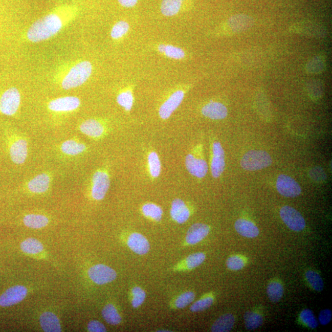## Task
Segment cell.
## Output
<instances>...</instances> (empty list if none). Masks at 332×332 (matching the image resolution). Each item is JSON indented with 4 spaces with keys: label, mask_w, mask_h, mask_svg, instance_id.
<instances>
[{
    "label": "cell",
    "mask_w": 332,
    "mask_h": 332,
    "mask_svg": "<svg viewBox=\"0 0 332 332\" xmlns=\"http://www.w3.org/2000/svg\"><path fill=\"white\" fill-rule=\"evenodd\" d=\"M306 278L312 287L317 292H321L324 289V282L321 276L313 271H308L305 274Z\"/></svg>",
    "instance_id": "obj_36"
},
{
    "label": "cell",
    "mask_w": 332,
    "mask_h": 332,
    "mask_svg": "<svg viewBox=\"0 0 332 332\" xmlns=\"http://www.w3.org/2000/svg\"><path fill=\"white\" fill-rule=\"evenodd\" d=\"M129 25L125 21H120L113 27L111 36L114 39H120L129 31Z\"/></svg>",
    "instance_id": "obj_39"
},
{
    "label": "cell",
    "mask_w": 332,
    "mask_h": 332,
    "mask_svg": "<svg viewBox=\"0 0 332 332\" xmlns=\"http://www.w3.org/2000/svg\"><path fill=\"white\" fill-rule=\"evenodd\" d=\"M117 102L126 111H130L132 108L134 103L132 93L129 91L121 93L117 97Z\"/></svg>",
    "instance_id": "obj_37"
},
{
    "label": "cell",
    "mask_w": 332,
    "mask_h": 332,
    "mask_svg": "<svg viewBox=\"0 0 332 332\" xmlns=\"http://www.w3.org/2000/svg\"><path fill=\"white\" fill-rule=\"evenodd\" d=\"M87 273L91 281L100 285L108 284L117 278V273L114 269L103 264L91 267Z\"/></svg>",
    "instance_id": "obj_5"
},
{
    "label": "cell",
    "mask_w": 332,
    "mask_h": 332,
    "mask_svg": "<svg viewBox=\"0 0 332 332\" xmlns=\"http://www.w3.org/2000/svg\"><path fill=\"white\" fill-rule=\"evenodd\" d=\"M202 114L212 120H222L227 117L228 109L223 103L212 102L202 108Z\"/></svg>",
    "instance_id": "obj_20"
},
{
    "label": "cell",
    "mask_w": 332,
    "mask_h": 332,
    "mask_svg": "<svg viewBox=\"0 0 332 332\" xmlns=\"http://www.w3.org/2000/svg\"><path fill=\"white\" fill-rule=\"evenodd\" d=\"M9 151L11 161L15 164H22L28 156V143L23 138H15L10 142Z\"/></svg>",
    "instance_id": "obj_10"
},
{
    "label": "cell",
    "mask_w": 332,
    "mask_h": 332,
    "mask_svg": "<svg viewBox=\"0 0 332 332\" xmlns=\"http://www.w3.org/2000/svg\"><path fill=\"white\" fill-rule=\"evenodd\" d=\"M307 90L311 97L315 99L319 98L322 94V84L318 80L311 81L307 84Z\"/></svg>",
    "instance_id": "obj_45"
},
{
    "label": "cell",
    "mask_w": 332,
    "mask_h": 332,
    "mask_svg": "<svg viewBox=\"0 0 332 332\" xmlns=\"http://www.w3.org/2000/svg\"><path fill=\"white\" fill-rule=\"evenodd\" d=\"M195 294L193 292H185L176 298L175 305L179 309L184 308L193 302Z\"/></svg>",
    "instance_id": "obj_43"
},
{
    "label": "cell",
    "mask_w": 332,
    "mask_h": 332,
    "mask_svg": "<svg viewBox=\"0 0 332 332\" xmlns=\"http://www.w3.org/2000/svg\"><path fill=\"white\" fill-rule=\"evenodd\" d=\"M24 225L32 229H41L49 224V218L43 215L31 214L25 216L23 219Z\"/></svg>",
    "instance_id": "obj_28"
},
{
    "label": "cell",
    "mask_w": 332,
    "mask_h": 332,
    "mask_svg": "<svg viewBox=\"0 0 332 332\" xmlns=\"http://www.w3.org/2000/svg\"><path fill=\"white\" fill-rule=\"evenodd\" d=\"M149 169L153 178H158L161 171V161L156 152H151L148 157Z\"/></svg>",
    "instance_id": "obj_35"
},
{
    "label": "cell",
    "mask_w": 332,
    "mask_h": 332,
    "mask_svg": "<svg viewBox=\"0 0 332 332\" xmlns=\"http://www.w3.org/2000/svg\"><path fill=\"white\" fill-rule=\"evenodd\" d=\"M170 215L173 220L178 224H182L185 223L190 218V212L184 201L176 199L172 203Z\"/></svg>",
    "instance_id": "obj_19"
},
{
    "label": "cell",
    "mask_w": 332,
    "mask_h": 332,
    "mask_svg": "<svg viewBox=\"0 0 332 332\" xmlns=\"http://www.w3.org/2000/svg\"><path fill=\"white\" fill-rule=\"evenodd\" d=\"M276 188L279 193L285 197H295L301 193L299 184L287 175H280L277 179Z\"/></svg>",
    "instance_id": "obj_8"
},
{
    "label": "cell",
    "mask_w": 332,
    "mask_h": 332,
    "mask_svg": "<svg viewBox=\"0 0 332 332\" xmlns=\"http://www.w3.org/2000/svg\"><path fill=\"white\" fill-rule=\"evenodd\" d=\"M263 318L259 314L248 312L245 315L246 327L248 330H254L257 328L263 323Z\"/></svg>",
    "instance_id": "obj_34"
},
{
    "label": "cell",
    "mask_w": 332,
    "mask_h": 332,
    "mask_svg": "<svg viewBox=\"0 0 332 332\" xmlns=\"http://www.w3.org/2000/svg\"><path fill=\"white\" fill-rule=\"evenodd\" d=\"M291 30L292 32L298 34L312 38H324L327 34V31L324 27L311 22L295 24L291 27Z\"/></svg>",
    "instance_id": "obj_11"
},
{
    "label": "cell",
    "mask_w": 332,
    "mask_h": 332,
    "mask_svg": "<svg viewBox=\"0 0 332 332\" xmlns=\"http://www.w3.org/2000/svg\"><path fill=\"white\" fill-rule=\"evenodd\" d=\"M284 294V288L281 283L276 281L271 282L267 287V294L270 300L273 303H277L281 299Z\"/></svg>",
    "instance_id": "obj_33"
},
{
    "label": "cell",
    "mask_w": 332,
    "mask_h": 332,
    "mask_svg": "<svg viewBox=\"0 0 332 332\" xmlns=\"http://www.w3.org/2000/svg\"><path fill=\"white\" fill-rule=\"evenodd\" d=\"M143 214L146 217L153 219V220L160 222L163 217V209L153 203H147L143 206Z\"/></svg>",
    "instance_id": "obj_32"
},
{
    "label": "cell",
    "mask_w": 332,
    "mask_h": 332,
    "mask_svg": "<svg viewBox=\"0 0 332 332\" xmlns=\"http://www.w3.org/2000/svg\"><path fill=\"white\" fill-rule=\"evenodd\" d=\"M209 231L210 228L208 225L195 224L189 228L186 235V242L190 245H196L208 235Z\"/></svg>",
    "instance_id": "obj_18"
},
{
    "label": "cell",
    "mask_w": 332,
    "mask_h": 332,
    "mask_svg": "<svg viewBox=\"0 0 332 332\" xmlns=\"http://www.w3.org/2000/svg\"><path fill=\"white\" fill-rule=\"evenodd\" d=\"M164 48H165V45H160L159 47H158V50H159L160 53H163Z\"/></svg>",
    "instance_id": "obj_50"
},
{
    "label": "cell",
    "mask_w": 332,
    "mask_h": 332,
    "mask_svg": "<svg viewBox=\"0 0 332 332\" xmlns=\"http://www.w3.org/2000/svg\"><path fill=\"white\" fill-rule=\"evenodd\" d=\"M185 0H163L161 11L164 16L172 17L178 14L184 4Z\"/></svg>",
    "instance_id": "obj_26"
},
{
    "label": "cell",
    "mask_w": 332,
    "mask_h": 332,
    "mask_svg": "<svg viewBox=\"0 0 332 332\" xmlns=\"http://www.w3.org/2000/svg\"><path fill=\"white\" fill-rule=\"evenodd\" d=\"M160 331H163V330H160ZM164 331H168V330H164Z\"/></svg>",
    "instance_id": "obj_51"
},
{
    "label": "cell",
    "mask_w": 332,
    "mask_h": 332,
    "mask_svg": "<svg viewBox=\"0 0 332 332\" xmlns=\"http://www.w3.org/2000/svg\"><path fill=\"white\" fill-rule=\"evenodd\" d=\"M280 216L284 223L291 230L301 231L306 227V222L299 212L291 206L282 207L280 211Z\"/></svg>",
    "instance_id": "obj_6"
},
{
    "label": "cell",
    "mask_w": 332,
    "mask_h": 332,
    "mask_svg": "<svg viewBox=\"0 0 332 332\" xmlns=\"http://www.w3.org/2000/svg\"><path fill=\"white\" fill-rule=\"evenodd\" d=\"M127 244L131 251L140 255L147 254L150 251V245L148 239L139 233L131 234L128 237Z\"/></svg>",
    "instance_id": "obj_16"
},
{
    "label": "cell",
    "mask_w": 332,
    "mask_h": 332,
    "mask_svg": "<svg viewBox=\"0 0 332 332\" xmlns=\"http://www.w3.org/2000/svg\"><path fill=\"white\" fill-rule=\"evenodd\" d=\"M237 232L242 236L254 238L259 234L258 228L253 222L246 219H238L234 224Z\"/></svg>",
    "instance_id": "obj_23"
},
{
    "label": "cell",
    "mask_w": 332,
    "mask_h": 332,
    "mask_svg": "<svg viewBox=\"0 0 332 332\" xmlns=\"http://www.w3.org/2000/svg\"><path fill=\"white\" fill-rule=\"evenodd\" d=\"M50 184V176L47 173H42L32 179L27 184V188L33 193L41 194L48 190Z\"/></svg>",
    "instance_id": "obj_21"
},
{
    "label": "cell",
    "mask_w": 332,
    "mask_h": 332,
    "mask_svg": "<svg viewBox=\"0 0 332 332\" xmlns=\"http://www.w3.org/2000/svg\"><path fill=\"white\" fill-rule=\"evenodd\" d=\"M29 290L25 286L16 285L12 287L0 297V306L8 307L21 302L28 295Z\"/></svg>",
    "instance_id": "obj_9"
},
{
    "label": "cell",
    "mask_w": 332,
    "mask_h": 332,
    "mask_svg": "<svg viewBox=\"0 0 332 332\" xmlns=\"http://www.w3.org/2000/svg\"><path fill=\"white\" fill-rule=\"evenodd\" d=\"M110 185V180L107 173L98 170L94 173L93 178L91 195L93 199L102 200L105 197Z\"/></svg>",
    "instance_id": "obj_7"
},
{
    "label": "cell",
    "mask_w": 332,
    "mask_h": 332,
    "mask_svg": "<svg viewBox=\"0 0 332 332\" xmlns=\"http://www.w3.org/2000/svg\"><path fill=\"white\" fill-rule=\"evenodd\" d=\"M245 263L238 256H232L228 259L227 266L231 270L238 271L243 269Z\"/></svg>",
    "instance_id": "obj_46"
},
{
    "label": "cell",
    "mask_w": 332,
    "mask_h": 332,
    "mask_svg": "<svg viewBox=\"0 0 332 332\" xmlns=\"http://www.w3.org/2000/svg\"><path fill=\"white\" fill-rule=\"evenodd\" d=\"M332 313L330 309H326L322 310L319 313V321L320 324L322 325H326L331 321Z\"/></svg>",
    "instance_id": "obj_48"
},
{
    "label": "cell",
    "mask_w": 332,
    "mask_h": 332,
    "mask_svg": "<svg viewBox=\"0 0 332 332\" xmlns=\"http://www.w3.org/2000/svg\"><path fill=\"white\" fill-rule=\"evenodd\" d=\"M21 250L29 255H36L40 254L44 251L43 246L35 238H27L21 243Z\"/></svg>",
    "instance_id": "obj_29"
},
{
    "label": "cell",
    "mask_w": 332,
    "mask_h": 332,
    "mask_svg": "<svg viewBox=\"0 0 332 332\" xmlns=\"http://www.w3.org/2000/svg\"><path fill=\"white\" fill-rule=\"evenodd\" d=\"M326 62L321 56L314 57L306 65V71L309 74H319L325 71Z\"/></svg>",
    "instance_id": "obj_31"
},
{
    "label": "cell",
    "mask_w": 332,
    "mask_h": 332,
    "mask_svg": "<svg viewBox=\"0 0 332 332\" xmlns=\"http://www.w3.org/2000/svg\"><path fill=\"white\" fill-rule=\"evenodd\" d=\"M80 103V100L77 97H63L51 100L49 103L48 108L53 112H68L78 108Z\"/></svg>",
    "instance_id": "obj_12"
},
{
    "label": "cell",
    "mask_w": 332,
    "mask_h": 332,
    "mask_svg": "<svg viewBox=\"0 0 332 332\" xmlns=\"http://www.w3.org/2000/svg\"><path fill=\"white\" fill-rule=\"evenodd\" d=\"M60 148L64 154L69 156H77L83 153L86 150V147L83 143L79 142L76 140L70 139L62 143Z\"/></svg>",
    "instance_id": "obj_27"
},
{
    "label": "cell",
    "mask_w": 332,
    "mask_h": 332,
    "mask_svg": "<svg viewBox=\"0 0 332 332\" xmlns=\"http://www.w3.org/2000/svg\"><path fill=\"white\" fill-rule=\"evenodd\" d=\"M272 158L267 151L251 150L246 153L240 161L242 168L249 171L263 169L272 165Z\"/></svg>",
    "instance_id": "obj_3"
},
{
    "label": "cell",
    "mask_w": 332,
    "mask_h": 332,
    "mask_svg": "<svg viewBox=\"0 0 332 332\" xmlns=\"http://www.w3.org/2000/svg\"><path fill=\"white\" fill-rule=\"evenodd\" d=\"M80 129L84 135L93 138H100L103 135L105 130L103 125L96 120L85 121L81 124Z\"/></svg>",
    "instance_id": "obj_24"
},
{
    "label": "cell",
    "mask_w": 332,
    "mask_h": 332,
    "mask_svg": "<svg viewBox=\"0 0 332 332\" xmlns=\"http://www.w3.org/2000/svg\"><path fill=\"white\" fill-rule=\"evenodd\" d=\"M213 303H214V298L212 297L203 298L192 304L190 307L191 312H202V311H205L211 307Z\"/></svg>",
    "instance_id": "obj_41"
},
{
    "label": "cell",
    "mask_w": 332,
    "mask_h": 332,
    "mask_svg": "<svg viewBox=\"0 0 332 332\" xmlns=\"http://www.w3.org/2000/svg\"><path fill=\"white\" fill-rule=\"evenodd\" d=\"M93 66L88 61H83L73 67L62 82L64 90H71L81 86L90 78Z\"/></svg>",
    "instance_id": "obj_2"
},
{
    "label": "cell",
    "mask_w": 332,
    "mask_h": 332,
    "mask_svg": "<svg viewBox=\"0 0 332 332\" xmlns=\"http://www.w3.org/2000/svg\"><path fill=\"white\" fill-rule=\"evenodd\" d=\"M185 93L179 90L173 93L169 99L161 106L159 110L160 117L163 120H167L178 108L184 100Z\"/></svg>",
    "instance_id": "obj_14"
},
{
    "label": "cell",
    "mask_w": 332,
    "mask_h": 332,
    "mask_svg": "<svg viewBox=\"0 0 332 332\" xmlns=\"http://www.w3.org/2000/svg\"><path fill=\"white\" fill-rule=\"evenodd\" d=\"M62 25V20L59 14H49L32 24L27 32V38L33 42L46 40L57 34Z\"/></svg>",
    "instance_id": "obj_1"
},
{
    "label": "cell",
    "mask_w": 332,
    "mask_h": 332,
    "mask_svg": "<svg viewBox=\"0 0 332 332\" xmlns=\"http://www.w3.org/2000/svg\"><path fill=\"white\" fill-rule=\"evenodd\" d=\"M163 53L167 57L176 60L182 59L185 56L184 50L172 45H165Z\"/></svg>",
    "instance_id": "obj_44"
},
{
    "label": "cell",
    "mask_w": 332,
    "mask_h": 332,
    "mask_svg": "<svg viewBox=\"0 0 332 332\" xmlns=\"http://www.w3.org/2000/svg\"><path fill=\"white\" fill-rule=\"evenodd\" d=\"M185 165L188 172L196 178H205L208 171V165L205 160L196 158L189 154L185 158Z\"/></svg>",
    "instance_id": "obj_15"
},
{
    "label": "cell",
    "mask_w": 332,
    "mask_h": 332,
    "mask_svg": "<svg viewBox=\"0 0 332 332\" xmlns=\"http://www.w3.org/2000/svg\"><path fill=\"white\" fill-rule=\"evenodd\" d=\"M87 331L91 332H105L106 331V328L102 323L93 320L90 322L87 325Z\"/></svg>",
    "instance_id": "obj_47"
},
{
    "label": "cell",
    "mask_w": 332,
    "mask_h": 332,
    "mask_svg": "<svg viewBox=\"0 0 332 332\" xmlns=\"http://www.w3.org/2000/svg\"><path fill=\"white\" fill-rule=\"evenodd\" d=\"M20 94L16 88L12 87L5 91L0 98V112L8 116H13L19 109Z\"/></svg>",
    "instance_id": "obj_4"
},
{
    "label": "cell",
    "mask_w": 332,
    "mask_h": 332,
    "mask_svg": "<svg viewBox=\"0 0 332 332\" xmlns=\"http://www.w3.org/2000/svg\"><path fill=\"white\" fill-rule=\"evenodd\" d=\"M211 172L214 178H218L223 173L225 168V151L220 143L214 142L212 146Z\"/></svg>",
    "instance_id": "obj_13"
},
{
    "label": "cell",
    "mask_w": 332,
    "mask_h": 332,
    "mask_svg": "<svg viewBox=\"0 0 332 332\" xmlns=\"http://www.w3.org/2000/svg\"><path fill=\"white\" fill-rule=\"evenodd\" d=\"M206 259V255L203 252L194 253V254L189 255L186 258V265L188 269H195L202 264Z\"/></svg>",
    "instance_id": "obj_38"
},
{
    "label": "cell",
    "mask_w": 332,
    "mask_h": 332,
    "mask_svg": "<svg viewBox=\"0 0 332 332\" xmlns=\"http://www.w3.org/2000/svg\"><path fill=\"white\" fill-rule=\"evenodd\" d=\"M254 23V20L252 17L246 14H237L228 19L227 25L231 32L239 33L251 28Z\"/></svg>",
    "instance_id": "obj_17"
},
{
    "label": "cell",
    "mask_w": 332,
    "mask_h": 332,
    "mask_svg": "<svg viewBox=\"0 0 332 332\" xmlns=\"http://www.w3.org/2000/svg\"><path fill=\"white\" fill-rule=\"evenodd\" d=\"M102 315L105 321L109 324L117 325L120 324L122 318L116 307L112 304H106L102 311Z\"/></svg>",
    "instance_id": "obj_30"
},
{
    "label": "cell",
    "mask_w": 332,
    "mask_h": 332,
    "mask_svg": "<svg viewBox=\"0 0 332 332\" xmlns=\"http://www.w3.org/2000/svg\"><path fill=\"white\" fill-rule=\"evenodd\" d=\"M300 318L301 322L307 327L312 329L318 327V321L312 311L307 309L303 310L300 313Z\"/></svg>",
    "instance_id": "obj_40"
},
{
    "label": "cell",
    "mask_w": 332,
    "mask_h": 332,
    "mask_svg": "<svg viewBox=\"0 0 332 332\" xmlns=\"http://www.w3.org/2000/svg\"><path fill=\"white\" fill-rule=\"evenodd\" d=\"M39 323L42 330L47 332H59L62 327L57 315L54 313L47 312L42 314L39 318Z\"/></svg>",
    "instance_id": "obj_22"
},
{
    "label": "cell",
    "mask_w": 332,
    "mask_h": 332,
    "mask_svg": "<svg viewBox=\"0 0 332 332\" xmlns=\"http://www.w3.org/2000/svg\"><path fill=\"white\" fill-rule=\"evenodd\" d=\"M119 4L125 8H132L138 4V0H118Z\"/></svg>",
    "instance_id": "obj_49"
},
{
    "label": "cell",
    "mask_w": 332,
    "mask_h": 332,
    "mask_svg": "<svg viewBox=\"0 0 332 332\" xmlns=\"http://www.w3.org/2000/svg\"><path fill=\"white\" fill-rule=\"evenodd\" d=\"M235 323V318L231 314L222 316L216 321L211 327L213 332H227L233 328Z\"/></svg>",
    "instance_id": "obj_25"
},
{
    "label": "cell",
    "mask_w": 332,
    "mask_h": 332,
    "mask_svg": "<svg viewBox=\"0 0 332 332\" xmlns=\"http://www.w3.org/2000/svg\"><path fill=\"white\" fill-rule=\"evenodd\" d=\"M132 294V306L135 308L141 306L146 298L145 292L139 287H135L131 291Z\"/></svg>",
    "instance_id": "obj_42"
}]
</instances>
